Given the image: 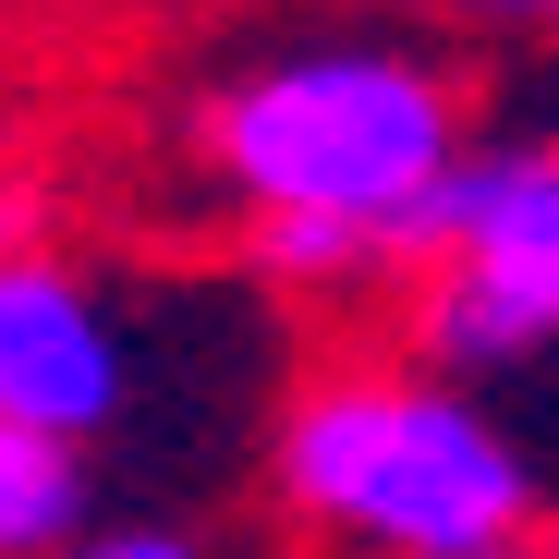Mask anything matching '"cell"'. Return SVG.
<instances>
[{
    "label": "cell",
    "instance_id": "6da1fadb",
    "mask_svg": "<svg viewBox=\"0 0 559 559\" xmlns=\"http://www.w3.org/2000/svg\"><path fill=\"white\" fill-rule=\"evenodd\" d=\"M267 499L317 547L365 559H523L547 547V487L475 378L414 353L317 365L267 426Z\"/></svg>",
    "mask_w": 559,
    "mask_h": 559
},
{
    "label": "cell",
    "instance_id": "7a4b0ae2",
    "mask_svg": "<svg viewBox=\"0 0 559 559\" xmlns=\"http://www.w3.org/2000/svg\"><path fill=\"white\" fill-rule=\"evenodd\" d=\"M462 146L450 61L402 37H305L195 98V158L243 219H341L390 243L402 280L438 255V182Z\"/></svg>",
    "mask_w": 559,
    "mask_h": 559
},
{
    "label": "cell",
    "instance_id": "3957f363",
    "mask_svg": "<svg viewBox=\"0 0 559 559\" xmlns=\"http://www.w3.org/2000/svg\"><path fill=\"white\" fill-rule=\"evenodd\" d=\"M0 414L98 450L134 414V329L98 267L49 255L37 231L0 243Z\"/></svg>",
    "mask_w": 559,
    "mask_h": 559
},
{
    "label": "cell",
    "instance_id": "277c9868",
    "mask_svg": "<svg viewBox=\"0 0 559 559\" xmlns=\"http://www.w3.org/2000/svg\"><path fill=\"white\" fill-rule=\"evenodd\" d=\"M438 255L499 267L559 329V146H462L438 182Z\"/></svg>",
    "mask_w": 559,
    "mask_h": 559
},
{
    "label": "cell",
    "instance_id": "5b68a950",
    "mask_svg": "<svg viewBox=\"0 0 559 559\" xmlns=\"http://www.w3.org/2000/svg\"><path fill=\"white\" fill-rule=\"evenodd\" d=\"M402 353L414 365H438V378H511V365H535V353H559V329L511 293L499 267H475V255H426L414 267V317H402Z\"/></svg>",
    "mask_w": 559,
    "mask_h": 559
},
{
    "label": "cell",
    "instance_id": "8992f818",
    "mask_svg": "<svg viewBox=\"0 0 559 559\" xmlns=\"http://www.w3.org/2000/svg\"><path fill=\"white\" fill-rule=\"evenodd\" d=\"M98 535V450L0 414V559H61Z\"/></svg>",
    "mask_w": 559,
    "mask_h": 559
},
{
    "label": "cell",
    "instance_id": "52a82bcc",
    "mask_svg": "<svg viewBox=\"0 0 559 559\" xmlns=\"http://www.w3.org/2000/svg\"><path fill=\"white\" fill-rule=\"evenodd\" d=\"M85 547H98V559H195L207 523H110V511H98V535H85Z\"/></svg>",
    "mask_w": 559,
    "mask_h": 559
},
{
    "label": "cell",
    "instance_id": "ba28073f",
    "mask_svg": "<svg viewBox=\"0 0 559 559\" xmlns=\"http://www.w3.org/2000/svg\"><path fill=\"white\" fill-rule=\"evenodd\" d=\"M438 13H462V25H559V0H438Z\"/></svg>",
    "mask_w": 559,
    "mask_h": 559
},
{
    "label": "cell",
    "instance_id": "9c48e42d",
    "mask_svg": "<svg viewBox=\"0 0 559 559\" xmlns=\"http://www.w3.org/2000/svg\"><path fill=\"white\" fill-rule=\"evenodd\" d=\"M37 231V195H25V182H0V243H25Z\"/></svg>",
    "mask_w": 559,
    "mask_h": 559
}]
</instances>
